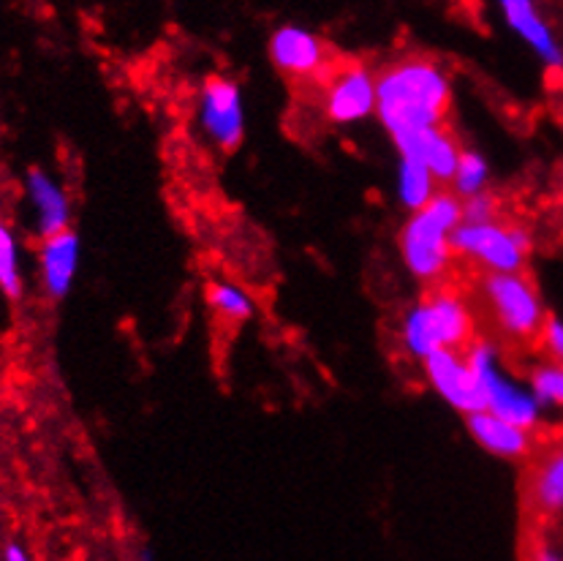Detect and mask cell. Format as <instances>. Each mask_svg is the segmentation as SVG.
Masks as SVG:
<instances>
[{"instance_id":"7","label":"cell","mask_w":563,"mask_h":561,"mask_svg":"<svg viewBox=\"0 0 563 561\" xmlns=\"http://www.w3.org/2000/svg\"><path fill=\"white\" fill-rule=\"evenodd\" d=\"M199 118H202V129L218 147L238 151L245 136L243 94L238 82L227 77H207L202 96H199Z\"/></svg>"},{"instance_id":"22","label":"cell","mask_w":563,"mask_h":561,"mask_svg":"<svg viewBox=\"0 0 563 561\" xmlns=\"http://www.w3.org/2000/svg\"><path fill=\"white\" fill-rule=\"evenodd\" d=\"M496 221V199L490 194H474L463 202V224H493Z\"/></svg>"},{"instance_id":"9","label":"cell","mask_w":563,"mask_h":561,"mask_svg":"<svg viewBox=\"0 0 563 561\" xmlns=\"http://www.w3.org/2000/svg\"><path fill=\"white\" fill-rule=\"evenodd\" d=\"M324 112L332 123H357L376 112V77L360 63L332 72L324 85Z\"/></svg>"},{"instance_id":"16","label":"cell","mask_w":563,"mask_h":561,"mask_svg":"<svg viewBox=\"0 0 563 561\" xmlns=\"http://www.w3.org/2000/svg\"><path fill=\"white\" fill-rule=\"evenodd\" d=\"M468 422V431L476 442L482 444L487 452L498 458H526L531 452V437L522 428L512 426V422L501 420V417L490 415V411H476V415L465 417Z\"/></svg>"},{"instance_id":"18","label":"cell","mask_w":563,"mask_h":561,"mask_svg":"<svg viewBox=\"0 0 563 561\" xmlns=\"http://www.w3.org/2000/svg\"><path fill=\"white\" fill-rule=\"evenodd\" d=\"M207 302H210L223 319H232V322H243V319L254 317V300L249 297V292H243L234 284H210V289H207Z\"/></svg>"},{"instance_id":"12","label":"cell","mask_w":563,"mask_h":561,"mask_svg":"<svg viewBox=\"0 0 563 561\" xmlns=\"http://www.w3.org/2000/svg\"><path fill=\"white\" fill-rule=\"evenodd\" d=\"M25 188L27 199H31L33 210H36V229L44 240L71 229L68 227L71 205H68L66 191H63L55 177L47 175L42 167H31L25 175Z\"/></svg>"},{"instance_id":"10","label":"cell","mask_w":563,"mask_h":561,"mask_svg":"<svg viewBox=\"0 0 563 561\" xmlns=\"http://www.w3.org/2000/svg\"><path fill=\"white\" fill-rule=\"evenodd\" d=\"M269 57H273L275 68L289 77H313V74L327 72L324 42L300 25H286L273 33Z\"/></svg>"},{"instance_id":"2","label":"cell","mask_w":563,"mask_h":561,"mask_svg":"<svg viewBox=\"0 0 563 561\" xmlns=\"http://www.w3.org/2000/svg\"><path fill=\"white\" fill-rule=\"evenodd\" d=\"M463 224V202L455 194H435L430 205L411 213L400 232L406 267L422 280L439 278L452 260V232Z\"/></svg>"},{"instance_id":"19","label":"cell","mask_w":563,"mask_h":561,"mask_svg":"<svg viewBox=\"0 0 563 561\" xmlns=\"http://www.w3.org/2000/svg\"><path fill=\"white\" fill-rule=\"evenodd\" d=\"M0 289L11 300L22 297V273H20V251L11 229L0 221Z\"/></svg>"},{"instance_id":"5","label":"cell","mask_w":563,"mask_h":561,"mask_svg":"<svg viewBox=\"0 0 563 561\" xmlns=\"http://www.w3.org/2000/svg\"><path fill=\"white\" fill-rule=\"evenodd\" d=\"M465 358H468V365L474 369L476 380H479L482 393H485L487 411L501 420L512 422V426L522 428V431H531L539 422V400L533 398V393L522 391L520 385H515L512 380L501 374L498 369L496 349L490 343L479 341L471 349H465Z\"/></svg>"},{"instance_id":"11","label":"cell","mask_w":563,"mask_h":561,"mask_svg":"<svg viewBox=\"0 0 563 561\" xmlns=\"http://www.w3.org/2000/svg\"><path fill=\"white\" fill-rule=\"evenodd\" d=\"M395 145H398L400 158H411V162L424 164L430 169V175L435 177V183L455 180L463 151L444 129L417 131V134L395 140Z\"/></svg>"},{"instance_id":"4","label":"cell","mask_w":563,"mask_h":561,"mask_svg":"<svg viewBox=\"0 0 563 561\" xmlns=\"http://www.w3.org/2000/svg\"><path fill=\"white\" fill-rule=\"evenodd\" d=\"M482 292L490 306L493 319L509 338L539 336L544 328V308L537 289L522 273H487L482 280Z\"/></svg>"},{"instance_id":"20","label":"cell","mask_w":563,"mask_h":561,"mask_svg":"<svg viewBox=\"0 0 563 561\" xmlns=\"http://www.w3.org/2000/svg\"><path fill=\"white\" fill-rule=\"evenodd\" d=\"M531 393L539 406H561L563 409V365L544 363L533 369Z\"/></svg>"},{"instance_id":"21","label":"cell","mask_w":563,"mask_h":561,"mask_svg":"<svg viewBox=\"0 0 563 561\" xmlns=\"http://www.w3.org/2000/svg\"><path fill=\"white\" fill-rule=\"evenodd\" d=\"M452 183H455V191L465 199L474 197V194H482V188H485L487 183V162L479 153L463 151L461 164H457L455 172V180Z\"/></svg>"},{"instance_id":"13","label":"cell","mask_w":563,"mask_h":561,"mask_svg":"<svg viewBox=\"0 0 563 561\" xmlns=\"http://www.w3.org/2000/svg\"><path fill=\"white\" fill-rule=\"evenodd\" d=\"M504 16H507L509 28L533 50L550 68H563V50L555 42L553 31L548 28V22L539 16L537 6L528 3V0H504L501 3Z\"/></svg>"},{"instance_id":"25","label":"cell","mask_w":563,"mask_h":561,"mask_svg":"<svg viewBox=\"0 0 563 561\" xmlns=\"http://www.w3.org/2000/svg\"><path fill=\"white\" fill-rule=\"evenodd\" d=\"M3 561H33L20 542H9L3 551Z\"/></svg>"},{"instance_id":"24","label":"cell","mask_w":563,"mask_h":561,"mask_svg":"<svg viewBox=\"0 0 563 561\" xmlns=\"http://www.w3.org/2000/svg\"><path fill=\"white\" fill-rule=\"evenodd\" d=\"M531 561H563V557L553 546H548V542H539V546H533Z\"/></svg>"},{"instance_id":"14","label":"cell","mask_w":563,"mask_h":561,"mask_svg":"<svg viewBox=\"0 0 563 561\" xmlns=\"http://www.w3.org/2000/svg\"><path fill=\"white\" fill-rule=\"evenodd\" d=\"M526 499L539 515L563 513V439L537 458L528 474Z\"/></svg>"},{"instance_id":"17","label":"cell","mask_w":563,"mask_h":561,"mask_svg":"<svg viewBox=\"0 0 563 561\" xmlns=\"http://www.w3.org/2000/svg\"><path fill=\"white\" fill-rule=\"evenodd\" d=\"M398 197L411 213L422 210L435 197V177L424 164L411 162V158H400L398 167Z\"/></svg>"},{"instance_id":"1","label":"cell","mask_w":563,"mask_h":561,"mask_svg":"<svg viewBox=\"0 0 563 561\" xmlns=\"http://www.w3.org/2000/svg\"><path fill=\"white\" fill-rule=\"evenodd\" d=\"M450 105V79L422 57L395 63L376 77V114L393 140L441 129Z\"/></svg>"},{"instance_id":"23","label":"cell","mask_w":563,"mask_h":561,"mask_svg":"<svg viewBox=\"0 0 563 561\" xmlns=\"http://www.w3.org/2000/svg\"><path fill=\"white\" fill-rule=\"evenodd\" d=\"M542 341L544 349L550 352L553 363L563 365V322L555 317L544 319V328H542Z\"/></svg>"},{"instance_id":"6","label":"cell","mask_w":563,"mask_h":561,"mask_svg":"<svg viewBox=\"0 0 563 561\" xmlns=\"http://www.w3.org/2000/svg\"><path fill=\"white\" fill-rule=\"evenodd\" d=\"M531 251V238L517 227L461 224L452 232V254L485 265L490 273H520L526 254Z\"/></svg>"},{"instance_id":"8","label":"cell","mask_w":563,"mask_h":561,"mask_svg":"<svg viewBox=\"0 0 563 561\" xmlns=\"http://www.w3.org/2000/svg\"><path fill=\"white\" fill-rule=\"evenodd\" d=\"M424 374H428L433 391L441 395L450 406L463 411L465 417L476 411H487L485 393H482L479 380L474 369L468 365V358L463 352H433L424 360Z\"/></svg>"},{"instance_id":"3","label":"cell","mask_w":563,"mask_h":561,"mask_svg":"<svg viewBox=\"0 0 563 561\" xmlns=\"http://www.w3.org/2000/svg\"><path fill=\"white\" fill-rule=\"evenodd\" d=\"M474 333V322L465 308V302L450 292L428 297L419 306H413L404 319V343L406 349L424 360L433 352H461Z\"/></svg>"},{"instance_id":"15","label":"cell","mask_w":563,"mask_h":561,"mask_svg":"<svg viewBox=\"0 0 563 561\" xmlns=\"http://www.w3.org/2000/svg\"><path fill=\"white\" fill-rule=\"evenodd\" d=\"M79 265V234L74 229L47 238L42 243V276L44 286H47V295L55 300L71 292L74 276H77Z\"/></svg>"}]
</instances>
